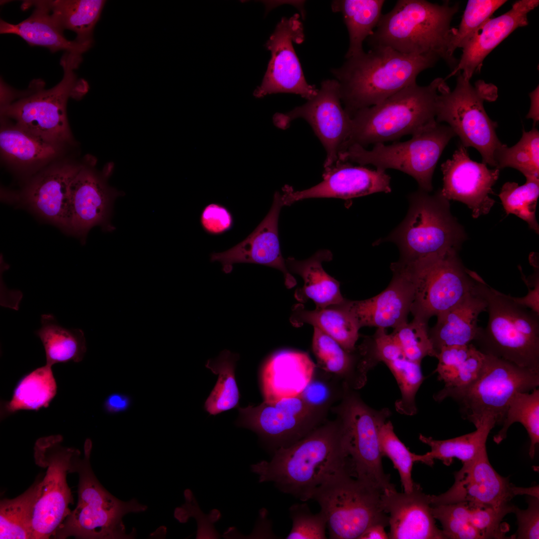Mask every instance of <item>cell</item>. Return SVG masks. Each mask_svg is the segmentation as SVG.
Here are the masks:
<instances>
[{
  "mask_svg": "<svg viewBox=\"0 0 539 539\" xmlns=\"http://www.w3.org/2000/svg\"><path fill=\"white\" fill-rule=\"evenodd\" d=\"M260 482H273L281 492L302 501L335 475H352L350 460L338 418L323 423L293 444L274 450L270 461L251 467Z\"/></svg>",
  "mask_w": 539,
  "mask_h": 539,
  "instance_id": "cell-1",
  "label": "cell"
},
{
  "mask_svg": "<svg viewBox=\"0 0 539 539\" xmlns=\"http://www.w3.org/2000/svg\"><path fill=\"white\" fill-rule=\"evenodd\" d=\"M439 59L432 54H407L377 47L347 58L331 72L339 85L342 104L351 117L416 83L418 74Z\"/></svg>",
  "mask_w": 539,
  "mask_h": 539,
  "instance_id": "cell-2",
  "label": "cell"
},
{
  "mask_svg": "<svg viewBox=\"0 0 539 539\" xmlns=\"http://www.w3.org/2000/svg\"><path fill=\"white\" fill-rule=\"evenodd\" d=\"M457 3L442 4L425 0H399L382 14L371 35L370 47H387L411 55L432 54L452 68L458 61L450 51L455 28L451 22L458 11Z\"/></svg>",
  "mask_w": 539,
  "mask_h": 539,
  "instance_id": "cell-3",
  "label": "cell"
},
{
  "mask_svg": "<svg viewBox=\"0 0 539 539\" xmlns=\"http://www.w3.org/2000/svg\"><path fill=\"white\" fill-rule=\"evenodd\" d=\"M82 61L81 54L65 52L60 64L61 80L48 89L44 82L33 80L22 94L7 86L0 101L1 114L13 125L53 144L61 146L71 139L66 105L70 97H78L87 91L88 84L75 72Z\"/></svg>",
  "mask_w": 539,
  "mask_h": 539,
  "instance_id": "cell-4",
  "label": "cell"
},
{
  "mask_svg": "<svg viewBox=\"0 0 539 539\" xmlns=\"http://www.w3.org/2000/svg\"><path fill=\"white\" fill-rule=\"evenodd\" d=\"M445 79L427 86L410 85L383 101L355 112L351 131L341 151L351 145L363 148L414 135L436 122L437 102Z\"/></svg>",
  "mask_w": 539,
  "mask_h": 539,
  "instance_id": "cell-5",
  "label": "cell"
},
{
  "mask_svg": "<svg viewBox=\"0 0 539 539\" xmlns=\"http://www.w3.org/2000/svg\"><path fill=\"white\" fill-rule=\"evenodd\" d=\"M92 442L87 439L84 446V456L77 450L71 463L70 473L79 476L78 503L59 527L54 537L66 539H132L134 529L126 534L122 518L130 513L143 512L147 506L133 498L122 501L109 493L100 484L90 465Z\"/></svg>",
  "mask_w": 539,
  "mask_h": 539,
  "instance_id": "cell-6",
  "label": "cell"
},
{
  "mask_svg": "<svg viewBox=\"0 0 539 539\" xmlns=\"http://www.w3.org/2000/svg\"><path fill=\"white\" fill-rule=\"evenodd\" d=\"M489 318L474 340L481 352L539 371V314L493 288L479 277Z\"/></svg>",
  "mask_w": 539,
  "mask_h": 539,
  "instance_id": "cell-7",
  "label": "cell"
},
{
  "mask_svg": "<svg viewBox=\"0 0 539 539\" xmlns=\"http://www.w3.org/2000/svg\"><path fill=\"white\" fill-rule=\"evenodd\" d=\"M419 189L408 196L409 209L403 222L384 239L400 252L399 261L413 262L450 250H458L466 239L461 225L451 214L449 201L441 190L430 195Z\"/></svg>",
  "mask_w": 539,
  "mask_h": 539,
  "instance_id": "cell-8",
  "label": "cell"
},
{
  "mask_svg": "<svg viewBox=\"0 0 539 539\" xmlns=\"http://www.w3.org/2000/svg\"><path fill=\"white\" fill-rule=\"evenodd\" d=\"M539 385V371L485 354L482 369L473 382L462 387L443 388L434 398L438 402L452 399L462 417L476 427L487 418L502 424L513 396Z\"/></svg>",
  "mask_w": 539,
  "mask_h": 539,
  "instance_id": "cell-9",
  "label": "cell"
},
{
  "mask_svg": "<svg viewBox=\"0 0 539 539\" xmlns=\"http://www.w3.org/2000/svg\"><path fill=\"white\" fill-rule=\"evenodd\" d=\"M455 136L448 125L436 121L407 141L389 145L378 143L370 150L357 145H350L339 153L338 161L355 162L362 166L371 164L384 171L399 170L414 178L419 189L430 192L438 160Z\"/></svg>",
  "mask_w": 539,
  "mask_h": 539,
  "instance_id": "cell-10",
  "label": "cell"
},
{
  "mask_svg": "<svg viewBox=\"0 0 539 539\" xmlns=\"http://www.w3.org/2000/svg\"><path fill=\"white\" fill-rule=\"evenodd\" d=\"M451 91L446 82L441 86L437 98L436 121L446 122L459 137L465 147L476 149L482 162L496 167V155L503 145L496 129L497 122L492 120L483 105L486 99H493V86L483 81L473 86L470 80L460 73Z\"/></svg>",
  "mask_w": 539,
  "mask_h": 539,
  "instance_id": "cell-11",
  "label": "cell"
},
{
  "mask_svg": "<svg viewBox=\"0 0 539 539\" xmlns=\"http://www.w3.org/2000/svg\"><path fill=\"white\" fill-rule=\"evenodd\" d=\"M383 492L348 472L331 478L314 493L326 519L329 538L359 539L371 526L389 525L381 504Z\"/></svg>",
  "mask_w": 539,
  "mask_h": 539,
  "instance_id": "cell-12",
  "label": "cell"
},
{
  "mask_svg": "<svg viewBox=\"0 0 539 539\" xmlns=\"http://www.w3.org/2000/svg\"><path fill=\"white\" fill-rule=\"evenodd\" d=\"M343 430L353 477L384 492L396 490L383 470L379 438L391 412L370 407L352 389L346 388L333 408Z\"/></svg>",
  "mask_w": 539,
  "mask_h": 539,
  "instance_id": "cell-13",
  "label": "cell"
},
{
  "mask_svg": "<svg viewBox=\"0 0 539 539\" xmlns=\"http://www.w3.org/2000/svg\"><path fill=\"white\" fill-rule=\"evenodd\" d=\"M457 251L451 249L415 262H402L416 282L410 309L414 318L427 322L431 317L450 309L474 290L477 273L464 266Z\"/></svg>",
  "mask_w": 539,
  "mask_h": 539,
  "instance_id": "cell-14",
  "label": "cell"
},
{
  "mask_svg": "<svg viewBox=\"0 0 539 539\" xmlns=\"http://www.w3.org/2000/svg\"><path fill=\"white\" fill-rule=\"evenodd\" d=\"M62 437L51 435L38 439L34 447L35 464L46 469L38 482L31 520L32 539L54 536L70 511L71 494L66 481L77 449L61 445Z\"/></svg>",
  "mask_w": 539,
  "mask_h": 539,
  "instance_id": "cell-15",
  "label": "cell"
},
{
  "mask_svg": "<svg viewBox=\"0 0 539 539\" xmlns=\"http://www.w3.org/2000/svg\"><path fill=\"white\" fill-rule=\"evenodd\" d=\"M239 411L238 425L254 431L275 450L293 444L321 425L326 412L310 407L299 396L264 401Z\"/></svg>",
  "mask_w": 539,
  "mask_h": 539,
  "instance_id": "cell-16",
  "label": "cell"
},
{
  "mask_svg": "<svg viewBox=\"0 0 539 539\" xmlns=\"http://www.w3.org/2000/svg\"><path fill=\"white\" fill-rule=\"evenodd\" d=\"M297 118L310 124L324 147V169L335 164L349 137L351 125V118L342 105L338 81L334 79L323 81L313 98L286 113L276 114L274 122L285 129Z\"/></svg>",
  "mask_w": 539,
  "mask_h": 539,
  "instance_id": "cell-17",
  "label": "cell"
},
{
  "mask_svg": "<svg viewBox=\"0 0 539 539\" xmlns=\"http://www.w3.org/2000/svg\"><path fill=\"white\" fill-rule=\"evenodd\" d=\"M455 482L445 493L430 495L431 506L465 502L476 506L496 509L508 507L516 495L539 497V487H517L509 478L500 475L490 464L485 450L473 460L463 463L454 474Z\"/></svg>",
  "mask_w": 539,
  "mask_h": 539,
  "instance_id": "cell-18",
  "label": "cell"
},
{
  "mask_svg": "<svg viewBox=\"0 0 539 539\" xmlns=\"http://www.w3.org/2000/svg\"><path fill=\"white\" fill-rule=\"evenodd\" d=\"M298 13L282 17L267 41L266 46L271 58L262 84L255 91L258 98L277 93L297 94L307 100L313 98L318 89L305 80L293 47L305 38L304 28Z\"/></svg>",
  "mask_w": 539,
  "mask_h": 539,
  "instance_id": "cell-19",
  "label": "cell"
},
{
  "mask_svg": "<svg viewBox=\"0 0 539 539\" xmlns=\"http://www.w3.org/2000/svg\"><path fill=\"white\" fill-rule=\"evenodd\" d=\"M109 165L100 173L92 167L82 165L71 181L68 193V234L85 240L91 228L99 226L111 231L110 220L115 199L122 195L107 183L111 171Z\"/></svg>",
  "mask_w": 539,
  "mask_h": 539,
  "instance_id": "cell-20",
  "label": "cell"
},
{
  "mask_svg": "<svg viewBox=\"0 0 539 539\" xmlns=\"http://www.w3.org/2000/svg\"><path fill=\"white\" fill-rule=\"evenodd\" d=\"M393 277L388 286L378 295L361 300L345 299L337 305L348 312L358 327H393L407 322L414 300L416 282L413 275L402 263L390 267Z\"/></svg>",
  "mask_w": 539,
  "mask_h": 539,
  "instance_id": "cell-21",
  "label": "cell"
},
{
  "mask_svg": "<svg viewBox=\"0 0 539 539\" xmlns=\"http://www.w3.org/2000/svg\"><path fill=\"white\" fill-rule=\"evenodd\" d=\"M471 159L467 148L460 143L452 157L441 165L443 195L449 201L467 205L474 218L489 213L495 201L490 197L498 179L500 170Z\"/></svg>",
  "mask_w": 539,
  "mask_h": 539,
  "instance_id": "cell-22",
  "label": "cell"
},
{
  "mask_svg": "<svg viewBox=\"0 0 539 539\" xmlns=\"http://www.w3.org/2000/svg\"><path fill=\"white\" fill-rule=\"evenodd\" d=\"M390 177L385 171L373 170L338 161L325 169L323 180L317 185L302 191H294L286 185L279 196L283 206L310 198L349 199L378 192L390 193Z\"/></svg>",
  "mask_w": 539,
  "mask_h": 539,
  "instance_id": "cell-23",
  "label": "cell"
},
{
  "mask_svg": "<svg viewBox=\"0 0 539 539\" xmlns=\"http://www.w3.org/2000/svg\"><path fill=\"white\" fill-rule=\"evenodd\" d=\"M282 206L279 193L276 192L268 214L253 232L227 251L212 254L211 261L220 262L223 271L227 273L232 271L233 265L237 263L270 267L282 273L287 288L294 287L296 281L289 271L285 260L282 256L278 239V221Z\"/></svg>",
  "mask_w": 539,
  "mask_h": 539,
  "instance_id": "cell-24",
  "label": "cell"
},
{
  "mask_svg": "<svg viewBox=\"0 0 539 539\" xmlns=\"http://www.w3.org/2000/svg\"><path fill=\"white\" fill-rule=\"evenodd\" d=\"M82 166L63 162L42 171L25 186L19 198V203L67 234L69 187Z\"/></svg>",
  "mask_w": 539,
  "mask_h": 539,
  "instance_id": "cell-25",
  "label": "cell"
},
{
  "mask_svg": "<svg viewBox=\"0 0 539 539\" xmlns=\"http://www.w3.org/2000/svg\"><path fill=\"white\" fill-rule=\"evenodd\" d=\"M381 504L389 515V539H446L436 525L430 495L425 494L420 485L415 483L409 493L385 491L381 496Z\"/></svg>",
  "mask_w": 539,
  "mask_h": 539,
  "instance_id": "cell-26",
  "label": "cell"
},
{
  "mask_svg": "<svg viewBox=\"0 0 539 539\" xmlns=\"http://www.w3.org/2000/svg\"><path fill=\"white\" fill-rule=\"evenodd\" d=\"M539 3L538 0H518L506 13L488 19L462 46L460 59L447 78L460 72L470 80L496 46L515 29L528 24V14Z\"/></svg>",
  "mask_w": 539,
  "mask_h": 539,
  "instance_id": "cell-27",
  "label": "cell"
},
{
  "mask_svg": "<svg viewBox=\"0 0 539 539\" xmlns=\"http://www.w3.org/2000/svg\"><path fill=\"white\" fill-rule=\"evenodd\" d=\"M316 365L306 353L282 350L265 363L262 372L264 401L299 396L312 379Z\"/></svg>",
  "mask_w": 539,
  "mask_h": 539,
  "instance_id": "cell-28",
  "label": "cell"
},
{
  "mask_svg": "<svg viewBox=\"0 0 539 539\" xmlns=\"http://www.w3.org/2000/svg\"><path fill=\"white\" fill-rule=\"evenodd\" d=\"M479 275L474 290L450 309L438 316L436 324L428 332L434 349L465 345L476 338L480 327V314L487 311V301L479 286Z\"/></svg>",
  "mask_w": 539,
  "mask_h": 539,
  "instance_id": "cell-29",
  "label": "cell"
},
{
  "mask_svg": "<svg viewBox=\"0 0 539 539\" xmlns=\"http://www.w3.org/2000/svg\"><path fill=\"white\" fill-rule=\"evenodd\" d=\"M31 6L35 8L31 14L17 24L1 19L0 34L17 35L31 46L46 47L52 52L64 50L82 54L90 48L75 40L67 39L47 10L37 0L25 1L21 5L23 9Z\"/></svg>",
  "mask_w": 539,
  "mask_h": 539,
  "instance_id": "cell-30",
  "label": "cell"
},
{
  "mask_svg": "<svg viewBox=\"0 0 539 539\" xmlns=\"http://www.w3.org/2000/svg\"><path fill=\"white\" fill-rule=\"evenodd\" d=\"M312 349L318 367L344 386L357 390L365 384L369 369L357 346L355 351H347L333 338L314 327Z\"/></svg>",
  "mask_w": 539,
  "mask_h": 539,
  "instance_id": "cell-31",
  "label": "cell"
},
{
  "mask_svg": "<svg viewBox=\"0 0 539 539\" xmlns=\"http://www.w3.org/2000/svg\"><path fill=\"white\" fill-rule=\"evenodd\" d=\"M332 254L327 250L316 252L307 259L297 260L288 257L285 263L289 271L300 276L303 280L302 287L297 288L294 297L300 302L312 300L315 308H324L344 301L340 283L323 269L322 263L332 260Z\"/></svg>",
  "mask_w": 539,
  "mask_h": 539,
  "instance_id": "cell-32",
  "label": "cell"
},
{
  "mask_svg": "<svg viewBox=\"0 0 539 539\" xmlns=\"http://www.w3.org/2000/svg\"><path fill=\"white\" fill-rule=\"evenodd\" d=\"M289 320L296 327L304 324L312 325L333 338L347 351L356 349L360 328L353 317L337 304L309 310L301 303L296 304L292 307Z\"/></svg>",
  "mask_w": 539,
  "mask_h": 539,
  "instance_id": "cell-33",
  "label": "cell"
},
{
  "mask_svg": "<svg viewBox=\"0 0 539 539\" xmlns=\"http://www.w3.org/2000/svg\"><path fill=\"white\" fill-rule=\"evenodd\" d=\"M63 31L69 30L76 34L74 39L90 48L92 34L106 1L103 0H37Z\"/></svg>",
  "mask_w": 539,
  "mask_h": 539,
  "instance_id": "cell-34",
  "label": "cell"
},
{
  "mask_svg": "<svg viewBox=\"0 0 539 539\" xmlns=\"http://www.w3.org/2000/svg\"><path fill=\"white\" fill-rule=\"evenodd\" d=\"M496 424L494 419L487 418L476 427L475 431L444 440H437L420 434V441L430 446L431 450L423 455H417L416 462L432 466L434 460L438 459L445 465L450 466L454 458L463 463L473 460L486 450L488 436Z\"/></svg>",
  "mask_w": 539,
  "mask_h": 539,
  "instance_id": "cell-35",
  "label": "cell"
},
{
  "mask_svg": "<svg viewBox=\"0 0 539 539\" xmlns=\"http://www.w3.org/2000/svg\"><path fill=\"white\" fill-rule=\"evenodd\" d=\"M51 367L46 364L21 377L11 399L1 402V420L19 410L37 411L48 406L57 389Z\"/></svg>",
  "mask_w": 539,
  "mask_h": 539,
  "instance_id": "cell-36",
  "label": "cell"
},
{
  "mask_svg": "<svg viewBox=\"0 0 539 539\" xmlns=\"http://www.w3.org/2000/svg\"><path fill=\"white\" fill-rule=\"evenodd\" d=\"M60 146L13 124L0 130L2 156L10 164L20 168L37 166L54 158L58 154Z\"/></svg>",
  "mask_w": 539,
  "mask_h": 539,
  "instance_id": "cell-37",
  "label": "cell"
},
{
  "mask_svg": "<svg viewBox=\"0 0 539 539\" xmlns=\"http://www.w3.org/2000/svg\"><path fill=\"white\" fill-rule=\"evenodd\" d=\"M436 369L438 379L444 388L467 386L479 375L484 365L485 354L472 343L444 347L438 352Z\"/></svg>",
  "mask_w": 539,
  "mask_h": 539,
  "instance_id": "cell-38",
  "label": "cell"
},
{
  "mask_svg": "<svg viewBox=\"0 0 539 539\" xmlns=\"http://www.w3.org/2000/svg\"><path fill=\"white\" fill-rule=\"evenodd\" d=\"M383 0H339L331 2L334 12H340L347 27L349 44L345 58L364 52L363 42L372 34L382 16Z\"/></svg>",
  "mask_w": 539,
  "mask_h": 539,
  "instance_id": "cell-39",
  "label": "cell"
},
{
  "mask_svg": "<svg viewBox=\"0 0 539 539\" xmlns=\"http://www.w3.org/2000/svg\"><path fill=\"white\" fill-rule=\"evenodd\" d=\"M41 327L35 331L44 347L46 364L82 360L86 351V340L80 329L60 325L51 314L41 315Z\"/></svg>",
  "mask_w": 539,
  "mask_h": 539,
  "instance_id": "cell-40",
  "label": "cell"
},
{
  "mask_svg": "<svg viewBox=\"0 0 539 539\" xmlns=\"http://www.w3.org/2000/svg\"><path fill=\"white\" fill-rule=\"evenodd\" d=\"M238 357V355L225 350L206 364L213 373L218 375L216 385L205 403V409L211 415L230 410L238 404L240 393L235 372Z\"/></svg>",
  "mask_w": 539,
  "mask_h": 539,
  "instance_id": "cell-41",
  "label": "cell"
},
{
  "mask_svg": "<svg viewBox=\"0 0 539 539\" xmlns=\"http://www.w3.org/2000/svg\"><path fill=\"white\" fill-rule=\"evenodd\" d=\"M38 482L18 497L0 501V539H32V515Z\"/></svg>",
  "mask_w": 539,
  "mask_h": 539,
  "instance_id": "cell-42",
  "label": "cell"
},
{
  "mask_svg": "<svg viewBox=\"0 0 539 539\" xmlns=\"http://www.w3.org/2000/svg\"><path fill=\"white\" fill-rule=\"evenodd\" d=\"M521 423L526 429L531 440L529 455L535 456L539 443V390L516 393L511 400L504 419L502 428L494 437V441L499 444L507 436L509 427L514 423Z\"/></svg>",
  "mask_w": 539,
  "mask_h": 539,
  "instance_id": "cell-43",
  "label": "cell"
},
{
  "mask_svg": "<svg viewBox=\"0 0 539 539\" xmlns=\"http://www.w3.org/2000/svg\"><path fill=\"white\" fill-rule=\"evenodd\" d=\"M496 168L511 167L521 172L526 178H539V131L534 126L530 131L523 130L520 141L511 147L505 144L495 157Z\"/></svg>",
  "mask_w": 539,
  "mask_h": 539,
  "instance_id": "cell-44",
  "label": "cell"
},
{
  "mask_svg": "<svg viewBox=\"0 0 539 539\" xmlns=\"http://www.w3.org/2000/svg\"><path fill=\"white\" fill-rule=\"evenodd\" d=\"M499 197L507 215L512 214L526 221L529 228L539 234L536 211L539 196V179L526 178L525 184L505 183Z\"/></svg>",
  "mask_w": 539,
  "mask_h": 539,
  "instance_id": "cell-45",
  "label": "cell"
},
{
  "mask_svg": "<svg viewBox=\"0 0 539 539\" xmlns=\"http://www.w3.org/2000/svg\"><path fill=\"white\" fill-rule=\"evenodd\" d=\"M384 363L395 377L400 390L401 398L395 403L396 410L406 415L415 414L416 394L424 379L421 363L412 361L402 355Z\"/></svg>",
  "mask_w": 539,
  "mask_h": 539,
  "instance_id": "cell-46",
  "label": "cell"
},
{
  "mask_svg": "<svg viewBox=\"0 0 539 539\" xmlns=\"http://www.w3.org/2000/svg\"><path fill=\"white\" fill-rule=\"evenodd\" d=\"M379 438L383 457L389 458L398 470L404 492H411L415 483L412 470L417 454L411 453L398 438L390 421H385L380 427Z\"/></svg>",
  "mask_w": 539,
  "mask_h": 539,
  "instance_id": "cell-47",
  "label": "cell"
},
{
  "mask_svg": "<svg viewBox=\"0 0 539 539\" xmlns=\"http://www.w3.org/2000/svg\"><path fill=\"white\" fill-rule=\"evenodd\" d=\"M427 322L414 318L394 328L392 332L399 342L404 356L408 359L421 363L426 356L437 357L430 338Z\"/></svg>",
  "mask_w": 539,
  "mask_h": 539,
  "instance_id": "cell-48",
  "label": "cell"
},
{
  "mask_svg": "<svg viewBox=\"0 0 539 539\" xmlns=\"http://www.w3.org/2000/svg\"><path fill=\"white\" fill-rule=\"evenodd\" d=\"M506 1L505 0H468L460 23L454 29L450 45L451 53L454 54L457 48H462Z\"/></svg>",
  "mask_w": 539,
  "mask_h": 539,
  "instance_id": "cell-49",
  "label": "cell"
},
{
  "mask_svg": "<svg viewBox=\"0 0 539 539\" xmlns=\"http://www.w3.org/2000/svg\"><path fill=\"white\" fill-rule=\"evenodd\" d=\"M431 510L442 525L446 539H482L468 521L466 503L432 506Z\"/></svg>",
  "mask_w": 539,
  "mask_h": 539,
  "instance_id": "cell-50",
  "label": "cell"
},
{
  "mask_svg": "<svg viewBox=\"0 0 539 539\" xmlns=\"http://www.w3.org/2000/svg\"><path fill=\"white\" fill-rule=\"evenodd\" d=\"M292 527L287 539H325L326 519L320 511L313 514L306 504H295L289 509Z\"/></svg>",
  "mask_w": 539,
  "mask_h": 539,
  "instance_id": "cell-51",
  "label": "cell"
},
{
  "mask_svg": "<svg viewBox=\"0 0 539 539\" xmlns=\"http://www.w3.org/2000/svg\"><path fill=\"white\" fill-rule=\"evenodd\" d=\"M467 504L468 521L482 539L507 538L505 534L508 528L502 521L507 514L512 513L514 505L496 509Z\"/></svg>",
  "mask_w": 539,
  "mask_h": 539,
  "instance_id": "cell-52",
  "label": "cell"
},
{
  "mask_svg": "<svg viewBox=\"0 0 539 539\" xmlns=\"http://www.w3.org/2000/svg\"><path fill=\"white\" fill-rule=\"evenodd\" d=\"M327 378L318 376L315 373L299 396L310 407L326 411L335 400L336 396L342 397L343 391H338L335 384Z\"/></svg>",
  "mask_w": 539,
  "mask_h": 539,
  "instance_id": "cell-53",
  "label": "cell"
},
{
  "mask_svg": "<svg viewBox=\"0 0 539 539\" xmlns=\"http://www.w3.org/2000/svg\"><path fill=\"white\" fill-rule=\"evenodd\" d=\"M528 508L521 510L514 506L512 513L517 517L518 530L512 539H538L539 538V497L530 496Z\"/></svg>",
  "mask_w": 539,
  "mask_h": 539,
  "instance_id": "cell-54",
  "label": "cell"
},
{
  "mask_svg": "<svg viewBox=\"0 0 539 539\" xmlns=\"http://www.w3.org/2000/svg\"><path fill=\"white\" fill-rule=\"evenodd\" d=\"M202 228L211 235H220L230 230L233 219L230 212L225 207L212 203L203 209L200 218Z\"/></svg>",
  "mask_w": 539,
  "mask_h": 539,
  "instance_id": "cell-55",
  "label": "cell"
},
{
  "mask_svg": "<svg viewBox=\"0 0 539 539\" xmlns=\"http://www.w3.org/2000/svg\"><path fill=\"white\" fill-rule=\"evenodd\" d=\"M131 397L126 394L115 392L109 395L103 404L104 411L109 414H116L127 411L132 404Z\"/></svg>",
  "mask_w": 539,
  "mask_h": 539,
  "instance_id": "cell-56",
  "label": "cell"
},
{
  "mask_svg": "<svg viewBox=\"0 0 539 539\" xmlns=\"http://www.w3.org/2000/svg\"><path fill=\"white\" fill-rule=\"evenodd\" d=\"M385 526L382 525H374L367 529L359 539H387L388 534L385 531Z\"/></svg>",
  "mask_w": 539,
  "mask_h": 539,
  "instance_id": "cell-57",
  "label": "cell"
},
{
  "mask_svg": "<svg viewBox=\"0 0 539 539\" xmlns=\"http://www.w3.org/2000/svg\"><path fill=\"white\" fill-rule=\"evenodd\" d=\"M531 98V107L527 114V118L534 120V126H536L539 120V86L530 93Z\"/></svg>",
  "mask_w": 539,
  "mask_h": 539,
  "instance_id": "cell-58",
  "label": "cell"
}]
</instances>
